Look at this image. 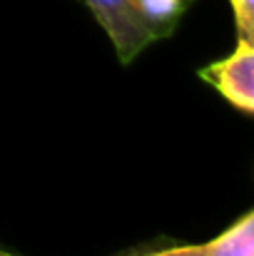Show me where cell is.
<instances>
[{"instance_id":"obj_2","label":"cell","mask_w":254,"mask_h":256,"mask_svg":"<svg viewBox=\"0 0 254 256\" xmlns=\"http://www.w3.org/2000/svg\"><path fill=\"white\" fill-rule=\"evenodd\" d=\"M199 80L214 87L237 112L254 114V42L239 40L234 50L197 70Z\"/></svg>"},{"instance_id":"obj_8","label":"cell","mask_w":254,"mask_h":256,"mask_svg":"<svg viewBox=\"0 0 254 256\" xmlns=\"http://www.w3.org/2000/svg\"><path fill=\"white\" fill-rule=\"evenodd\" d=\"M127 256H137V254H127Z\"/></svg>"},{"instance_id":"obj_1","label":"cell","mask_w":254,"mask_h":256,"mask_svg":"<svg viewBox=\"0 0 254 256\" xmlns=\"http://www.w3.org/2000/svg\"><path fill=\"white\" fill-rule=\"evenodd\" d=\"M100 28L112 42V50L122 65L135 62L152 42V32L147 30L137 0H85Z\"/></svg>"},{"instance_id":"obj_7","label":"cell","mask_w":254,"mask_h":256,"mask_svg":"<svg viewBox=\"0 0 254 256\" xmlns=\"http://www.w3.org/2000/svg\"><path fill=\"white\" fill-rule=\"evenodd\" d=\"M0 256H18V254H13V252H5V249H0Z\"/></svg>"},{"instance_id":"obj_4","label":"cell","mask_w":254,"mask_h":256,"mask_svg":"<svg viewBox=\"0 0 254 256\" xmlns=\"http://www.w3.org/2000/svg\"><path fill=\"white\" fill-rule=\"evenodd\" d=\"M192 2L194 0H137L140 15L155 40L169 38L177 30L182 15L189 10Z\"/></svg>"},{"instance_id":"obj_3","label":"cell","mask_w":254,"mask_h":256,"mask_svg":"<svg viewBox=\"0 0 254 256\" xmlns=\"http://www.w3.org/2000/svg\"><path fill=\"white\" fill-rule=\"evenodd\" d=\"M202 246L204 256H254V212H244L234 224Z\"/></svg>"},{"instance_id":"obj_6","label":"cell","mask_w":254,"mask_h":256,"mask_svg":"<svg viewBox=\"0 0 254 256\" xmlns=\"http://www.w3.org/2000/svg\"><path fill=\"white\" fill-rule=\"evenodd\" d=\"M137 256H204L202 244H179V246H167V249H157V252H147V254Z\"/></svg>"},{"instance_id":"obj_5","label":"cell","mask_w":254,"mask_h":256,"mask_svg":"<svg viewBox=\"0 0 254 256\" xmlns=\"http://www.w3.org/2000/svg\"><path fill=\"white\" fill-rule=\"evenodd\" d=\"M239 40L254 42V0H229Z\"/></svg>"}]
</instances>
